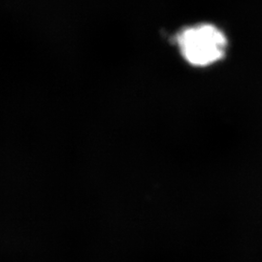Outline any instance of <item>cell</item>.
<instances>
[{
	"label": "cell",
	"instance_id": "cell-1",
	"mask_svg": "<svg viewBox=\"0 0 262 262\" xmlns=\"http://www.w3.org/2000/svg\"><path fill=\"white\" fill-rule=\"evenodd\" d=\"M176 43L182 57L194 67L215 64L225 57L227 51L225 33L208 24L183 29L177 35Z\"/></svg>",
	"mask_w": 262,
	"mask_h": 262
}]
</instances>
